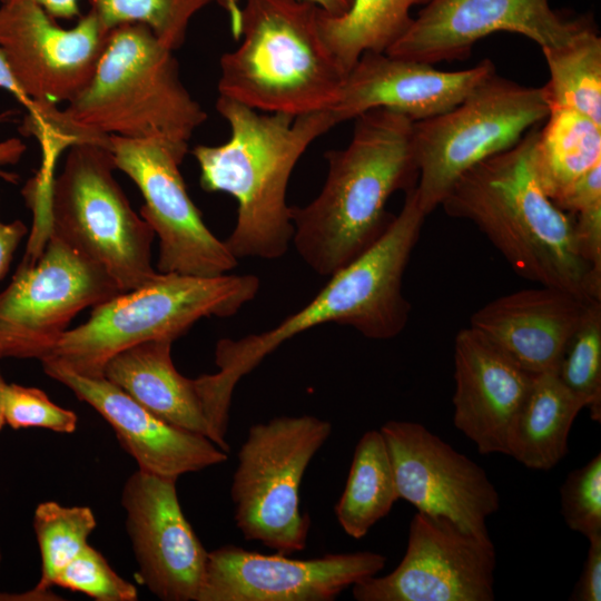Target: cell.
Here are the masks:
<instances>
[{"label":"cell","mask_w":601,"mask_h":601,"mask_svg":"<svg viewBox=\"0 0 601 601\" xmlns=\"http://www.w3.org/2000/svg\"><path fill=\"white\" fill-rule=\"evenodd\" d=\"M588 303L565 289L542 285L489 302L471 316L470 326L529 373H556Z\"/></svg>","instance_id":"cell-23"},{"label":"cell","mask_w":601,"mask_h":601,"mask_svg":"<svg viewBox=\"0 0 601 601\" xmlns=\"http://www.w3.org/2000/svg\"><path fill=\"white\" fill-rule=\"evenodd\" d=\"M319 11L307 0H246L239 45L219 60L218 96L269 114L329 110L346 72L322 36Z\"/></svg>","instance_id":"cell-6"},{"label":"cell","mask_w":601,"mask_h":601,"mask_svg":"<svg viewBox=\"0 0 601 601\" xmlns=\"http://www.w3.org/2000/svg\"><path fill=\"white\" fill-rule=\"evenodd\" d=\"M120 293L104 267L50 234L39 258L20 263L0 292V359L42 361L76 315Z\"/></svg>","instance_id":"cell-11"},{"label":"cell","mask_w":601,"mask_h":601,"mask_svg":"<svg viewBox=\"0 0 601 601\" xmlns=\"http://www.w3.org/2000/svg\"><path fill=\"white\" fill-rule=\"evenodd\" d=\"M568 528L587 539L601 534V454L570 472L560 487Z\"/></svg>","instance_id":"cell-33"},{"label":"cell","mask_w":601,"mask_h":601,"mask_svg":"<svg viewBox=\"0 0 601 601\" xmlns=\"http://www.w3.org/2000/svg\"><path fill=\"white\" fill-rule=\"evenodd\" d=\"M494 72L489 59L444 71L385 52H365L346 73L329 111L337 125L380 108L417 121L450 110Z\"/></svg>","instance_id":"cell-19"},{"label":"cell","mask_w":601,"mask_h":601,"mask_svg":"<svg viewBox=\"0 0 601 601\" xmlns=\"http://www.w3.org/2000/svg\"><path fill=\"white\" fill-rule=\"evenodd\" d=\"M3 413L13 430L38 427L68 434L78 423L73 411L55 404L42 390L14 383L4 386Z\"/></svg>","instance_id":"cell-34"},{"label":"cell","mask_w":601,"mask_h":601,"mask_svg":"<svg viewBox=\"0 0 601 601\" xmlns=\"http://www.w3.org/2000/svg\"><path fill=\"white\" fill-rule=\"evenodd\" d=\"M317 4L322 10L332 16L345 13L353 0H307ZM224 9L228 20L230 32L235 39H239L242 30V7L239 0H215Z\"/></svg>","instance_id":"cell-38"},{"label":"cell","mask_w":601,"mask_h":601,"mask_svg":"<svg viewBox=\"0 0 601 601\" xmlns=\"http://www.w3.org/2000/svg\"><path fill=\"white\" fill-rule=\"evenodd\" d=\"M216 109L229 126V139L197 145L191 154L201 188L237 201L236 225L224 242L237 259L280 258L294 233L286 201L292 173L307 148L337 122L329 110L269 114L220 96Z\"/></svg>","instance_id":"cell-3"},{"label":"cell","mask_w":601,"mask_h":601,"mask_svg":"<svg viewBox=\"0 0 601 601\" xmlns=\"http://www.w3.org/2000/svg\"><path fill=\"white\" fill-rule=\"evenodd\" d=\"M7 382L4 381L1 372H0V431L2 430L3 425H6L4 420V413H3V391Z\"/></svg>","instance_id":"cell-42"},{"label":"cell","mask_w":601,"mask_h":601,"mask_svg":"<svg viewBox=\"0 0 601 601\" xmlns=\"http://www.w3.org/2000/svg\"><path fill=\"white\" fill-rule=\"evenodd\" d=\"M170 339L129 347L105 366L104 376L162 421L207 437L223 451L229 414L216 402L206 375L188 378L171 359Z\"/></svg>","instance_id":"cell-22"},{"label":"cell","mask_w":601,"mask_h":601,"mask_svg":"<svg viewBox=\"0 0 601 601\" xmlns=\"http://www.w3.org/2000/svg\"><path fill=\"white\" fill-rule=\"evenodd\" d=\"M554 204L572 215L601 206V164L573 183Z\"/></svg>","instance_id":"cell-36"},{"label":"cell","mask_w":601,"mask_h":601,"mask_svg":"<svg viewBox=\"0 0 601 601\" xmlns=\"http://www.w3.org/2000/svg\"><path fill=\"white\" fill-rule=\"evenodd\" d=\"M14 0H0L1 3ZM42 7L56 20L79 18V0H31Z\"/></svg>","instance_id":"cell-41"},{"label":"cell","mask_w":601,"mask_h":601,"mask_svg":"<svg viewBox=\"0 0 601 601\" xmlns=\"http://www.w3.org/2000/svg\"><path fill=\"white\" fill-rule=\"evenodd\" d=\"M380 431L400 499L418 512L446 516L477 535H490L486 519L500 509V496L480 465L420 423L392 420Z\"/></svg>","instance_id":"cell-16"},{"label":"cell","mask_w":601,"mask_h":601,"mask_svg":"<svg viewBox=\"0 0 601 601\" xmlns=\"http://www.w3.org/2000/svg\"><path fill=\"white\" fill-rule=\"evenodd\" d=\"M67 150L49 190L50 234L104 267L122 292L151 283L160 274L151 263L155 233L115 178L110 150L92 142Z\"/></svg>","instance_id":"cell-8"},{"label":"cell","mask_w":601,"mask_h":601,"mask_svg":"<svg viewBox=\"0 0 601 601\" xmlns=\"http://www.w3.org/2000/svg\"><path fill=\"white\" fill-rule=\"evenodd\" d=\"M89 11L111 30L127 23L148 27L171 50L179 49L191 19L215 0H88Z\"/></svg>","instance_id":"cell-30"},{"label":"cell","mask_w":601,"mask_h":601,"mask_svg":"<svg viewBox=\"0 0 601 601\" xmlns=\"http://www.w3.org/2000/svg\"><path fill=\"white\" fill-rule=\"evenodd\" d=\"M538 128L465 171L441 207L472 221L522 277L587 302L601 300V275L579 253L574 216L552 201L538 178Z\"/></svg>","instance_id":"cell-2"},{"label":"cell","mask_w":601,"mask_h":601,"mask_svg":"<svg viewBox=\"0 0 601 601\" xmlns=\"http://www.w3.org/2000/svg\"><path fill=\"white\" fill-rule=\"evenodd\" d=\"M533 376L472 326L456 334L453 423L481 454L508 455L509 434Z\"/></svg>","instance_id":"cell-21"},{"label":"cell","mask_w":601,"mask_h":601,"mask_svg":"<svg viewBox=\"0 0 601 601\" xmlns=\"http://www.w3.org/2000/svg\"><path fill=\"white\" fill-rule=\"evenodd\" d=\"M109 33L91 11L63 28L31 0L0 4V49L26 93L39 104L72 100L91 80Z\"/></svg>","instance_id":"cell-14"},{"label":"cell","mask_w":601,"mask_h":601,"mask_svg":"<svg viewBox=\"0 0 601 601\" xmlns=\"http://www.w3.org/2000/svg\"><path fill=\"white\" fill-rule=\"evenodd\" d=\"M533 164L554 203L573 183L601 164V125L569 108H553L538 128Z\"/></svg>","instance_id":"cell-25"},{"label":"cell","mask_w":601,"mask_h":601,"mask_svg":"<svg viewBox=\"0 0 601 601\" xmlns=\"http://www.w3.org/2000/svg\"><path fill=\"white\" fill-rule=\"evenodd\" d=\"M385 563L372 551L299 560L226 544L208 552L197 601H331Z\"/></svg>","instance_id":"cell-17"},{"label":"cell","mask_w":601,"mask_h":601,"mask_svg":"<svg viewBox=\"0 0 601 601\" xmlns=\"http://www.w3.org/2000/svg\"><path fill=\"white\" fill-rule=\"evenodd\" d=\"M590 21L565 19L549 0H427L385 53L427 65L463 60L494 32L520 33L542 49L568 43Z\"/></svg>","instance_id":"cell-15"},{"label":"cell","mask_w":601,"mask_h":601,"mask_svg":"<svg viewBox=\"0 0 601 601\" xmlns=\"http://www.w3.org/2000/svg\"><path fill=\"white\" fill-rule=\"evenodd\" d=\"M0 88L13 96L28 111L23 131L38 139L41 146L52 142L57 129L60 109L56 105L33 101L16 79L8 61L0 49Z\"/></svg>","instance_id":"cell-35"},{"label":"cell","mask_w":601,"mask_h":601,"mask_svg":"<svg viewBox=\"0 0 601 601\" xmlns=\"http://www.w3.org/2000/svg\"><path fill=\"white\" fill-rule=\"evenodd\" d=\"M584 407L555 372L534 374L509 434L508 455L532 470L554 467L566 455L572 424Z\"/></svg>","instance_id":"cell-24"},{"label":"cell","mask_w":601,"mask_h":601,"mask_svg":"<svg viewBox=\"0 0 601 601\" xmlns=\"http://www.w3.org/2000/svg\"><path fill=\"white\" fill-rule=\"evenodd\" d=\"M353 120L348 145L325 154L318 196L290 206L292 242L321 276H332L377 242L394 218L386 211L388 198L417 183L411 118L380 108Z\"/></svg>","instance_id":"cell-1"},{"label":"cell","mask_w":601,"mask_h":601,"mask_svg":"<svg viewBox=\"0 0 601 601\" xmlns=\"http://www.w3.org/2000/svg\"><path fill=\"white\" fill-rule=\"evenodd\" d=\"M427 0H353L349 9L332 16L321 9L322 36L347 73L365 52H385L410 27L411 10Z\"/></svg>","instance_id":"cell-27"},{"label":"cell","mask_w":601,"mask_h":601,"mask_svg":"<svg viewBox=\"0 0 601 601\" xmlns=\"http://www.w3.org/2000/svg\"><path fill=\"white\" fill-rule=\"evenodd\" d=\"M116 169L140 190V216L159 238L157 270L193 276H219L237 266L224 240L206 226L188 195L179 170L186 154L159 138L108 137Z\"/></svg>","instance_id":"cell-12"},{"label":"cell","mask_w":601,"mask_h":601,"mask_svg":"<svg viewBox=\"0 0 601 601\" xmlns=\"http://www.w3.org/2000/svg\"><path fill=\"white\" fill-rule=\"evenodd\" d=\"M27 150L26 144L19 138H8L0 141V178L17 184L18 175L4 169L10 165H16L23 157Z\"/></svg>","instance_id":"cell-40"},{"label":"cell","mask_w":601,"mask_h":601,"mask_svg":"<svg viewBox=\"0 0 601 601\" xmlns=\"http://www.w3.org/2000/svg\"><path fill=\"white\" fill-rule=\"evenodd\" d=\"M589 549L581 575L570 595L571 601L601 600V534L588 539Z\"/></svg>","instance_id":"cell-37"},{"label":"cell","mask_w":601,"mask_h":601,"mask_svg":"<svg viewBox=\"0 0 601 601\" xmlns=\"http://www.w3.org/2000/svg\"><path fill=\"white\" fill-rule=\"evenodd\" d=\"M495 566L490 535L417 511L400 564L356 582L352 594L357 601H492Z\"/></svg>","instance_id":"cell-13"},{"label":"cell","mask_w":601,"mask_h":601,"mask_svg":"<svg viewBox=\"0 0 601 601\" xmlns=\"http://www.w3.org/2000/svg\"><path fill=\"white\" fill-rule=\"evenodd\" d=\"M258 289L259 279L250 274L160 273L151 283L92 307L89 318L68 329L42 361L82 376L102 377L106 364L118 353L149 341L174 342L201 318L230 317Z\"/></svg>","instance_id":"cell-7"},{"label":"cell","mask_w":601,"mask_h":601,"mask_svg":"<svg viewBox=\"0 0 601 601\" xmlns=\"http://www.w3.org/2000/svg\"><path fill=\"white\" fill-rule=\"evenodd\" d=\"M176 481L138 470L121 504L140 582L164 601H197L208 551L181 510Z\"/></svg>","instance_id":"cell-18"},{"label":"cell","mask_w":601,"mask_h":601,"mask_svg":"<svg viewBox=\"0 0 601 601\" xmlns=\"http://www.w3.org/2000/svg\"><path fill=\"white\" fill-rule=\"evenodd\" d=\"M400 499L385 440L370 430L358 440L344 491L334 511L343 531L354 539L368 531Z\"/></svg>","instance_id":"cell-26"},{"label":"cell","mask_w":601,"mask_h":601,"mask_svg":"<svg viewBox=\"0 0 601 601\" xmlns=\"http://www.w3.org/2000/svg\"><path fill=\"white\" fill-rule=\"evenodd\" d=\"M550 78L549 110L569 108L601 125V38L589 22L568 43L542 49Z\"/></svg>","instance_id":"cell-28"},{"label":"cell","mask_w":601,"mask_h":601,"mask_svg":"<svg viewBox=\"0 0 601 601\" xmlns=\"http://www.w3.org/2000/svg\"><path fill=\"white\" fill-rule=\"evenodd\" d=\"M331 433L332 424L313 415L250 426L230 486L234 520L245 540L286 555L305 549L311 519L300 511L299 489Z\"/></svg>","instance_id":"cell-10"},{"label":"cell","mask_w":601,"mask_h":601,"mask_svg":"<svg viewBox=\"0 0 601 601\" xmlns=\"http://www.w3.org/2000/svg\"><path fill=\"white\" fill-rule=\"evenodd\" d=\"M180 79L174 50L140 23L110 30L89 83L61 109L65 149L79 142L108 148V137L159 138L184 154L206 121Z\"/></svg>","instance_id":"cell-4"},{"label":"cell","mask_w":601,"mask_h":601,"mask_svg":"<svg viewBox=\"0 0 601 601\" xmlns=\"http://www.w3.org/2000/svg\"><path fill=\"white\" fill-rule=\"evenodd\" d=\"M41 365L110 424L138 470L177 480L227 461L228 453L210 440L162 421L105 376H82L50 361Z\"/></svg>","instance_id":"cell-20"},{"label":"cell","mask_w":601,"mask_h":601,"mask_svg":"<svg viewBox=\"0 0 601 601\" xmlns=\"http://www.w3.org/2000/svg\"><path fill=\"white\" fill-rule=\"evenodd\" d=\"M426 215L415 187L384 234L361 256L329 276V282L303 308L277 326L238 339L221 338L215 348V383L231 398L237 383L278 346L313 327L336 323L372 339H390L406 326L411 305L403 276Z\"/></svg>","instance_id":"cell-5"},{"label":"cell","mask_w":601,"mask_h":601,"mask_svg":"<svg viewBox=\"0 0 601 601\" xmlns=\"http://www.w3.org/2000/svg\"><path fill=\"white\" fill-rule=\"evenodd\" d=\"M97 521L88 506H63L55 501L38 504L33 513V530L41 556V575L32 589L41 594H55L51 588L58 574L88 544Z\"/></svg>","instance_id":"cell-29"},{"label":"cell","mask_w":601,"mask_h":601,"mask_svg":"<svg viewBox=\"0 0 601 601\" xmlns=\"http://www.w3.org/2000/svg\"><path fill=\"white\" fill-rule=\"evenodd\" d=\"M556 375L589 408L591 418L601 422V300L588 303L585 312L568 341Z\"/></svg>","instance_id":"cell-31"},{"label":"cell","mask_w":601,"mask_h":601,"mask_svg":"<svg viewBox=\"0 0 601 601\" xmlns=\"http://www.w3.org/2000/svg\"><path fill=\"white\" fill-rule=\"evenodd\" d=\"M548 115L542 87L494 72L450 110L414 121L415 191L425 215L441 206L465 171L513 147Z\"/></svg>","instance_id":"cell-9"},{"label":"cell","mask_w":601,"mask_h":601,"mask_svg":"<svg viewBox=\"0 0 601 601\" xmlns=\"http://www.w3.org/2000/svg\"><path fill=\"white\" fill-rule=\"evenodd\" d=\"M28 231L27 225L19 219L4 223L0 218V280L9 272L14 253Z\"/></svg>","instance_id":"cell-39"},{"label":"cell","mask_w":601,"mask_h":601,"mask_svg":"<svg viewBox=\"0 0 601 601\" xmlns=\"http://www.w3.org/2000/svg\"><path fill=\"white\" fill-rule=\"evenodd\" d=\"M0 600H1V601H4V600H6V601H7V600H10V601H11V600H12V594L1 593V592H0Z\"/></svg>","instance_id":"cell-43"},{"label":"cell","mask_w":601,"mask_h":601,"mask_svg":"<svg viewBox=\"0 0 601 601\" xmlns=\"http://www.w3.org/2000/svg\"><path fill=\"white\" fill-rule=\"evenodd\" d=\"M96 601H136L137 588L118 575L105 556L87 544L58 574L55 584Z\"/></svg>","instance_id":"cell-32"},{"label":"cell","mask_w":601,"mask_h":601,"mask_svg":"<svg viewBox=\"0 0 601 601\" xmlns=\"http://www.w3.org/2000/svg\"><path fill=\"white\" fill-rule=\"evenodd\" d=\"M1 560H2V556H1V551H0V564H1Z\"/></svg>","instance_id":"cell-44"}]
</instances>
